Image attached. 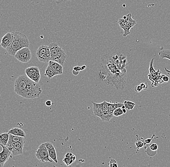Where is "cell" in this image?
I'll use <instances>...</instances> for the list:
<instances>
[{"instance_id": "obj_23", "label": "cell", "mask_w": 170, "mask_h": 167, "mask_svg": "<svg viewBox=\"0 0 170 167\" xmlns=\"http://www.w3.org/2000/svg\"><path fill=\"white\" fill-rule=\"evenodd\" d=\"M144 143L140 141H138L137 142H136V148L137 150H139V149L142 148L143 146H144Z\"/></svg>"}, {"instance_id": "obj_19", "label": "cell", "mask_w": 170, "mask_h": 167, "mask_svg": "<svg viewBox=\"0 0 170 167\" xmlns=\"http://www.w3.org/2000/svg\"><path fill=\"white\" fill-rule=\"evenodd\" d=\"M44 75L46 77H48L49 79H51V78L54 77L55 76L58 75L49 66H47V68H46Z\"/></svg>"}, {"instance_id": "obj_3", "label": "cell", "mask_w": 170, "mask_h": 167, "mask_svg": "<svg viewBox=\"0 0 170 167\" xmlns=\"http://www.w3.org/2000/svg\"><path fill=\"white\" fill-rule=\"evenodd\" d=\"M51 53V60L64 65L68 56L64 50L56 42H51L49 45Z\"/></svg>"}, {"instance_id": "obj_1", "label": "cell", "mask_w": 170, "mask_h": 167, "mask_svg": "<svg viewBox=\"0 0 170 167\" xmlns=\"http://www.w3.org/2000/svg\"><path fill=\"white\" fill-rule=\"evenodd\" d=\"M14 91L23 98L34 99L40 96L42 89L38 83L32 81L27 76L22 75L15 81Z\"/></svg>"}, {"instance_id": "obj_2", "label": "cell", "mask_w": 170, "mask_h": 167, "mask_svg": "<svg viewBox=\"0 0 170 167\" xmlns=\"http://www.w3.org/2000/svg\"><path fill=\"white\" fill-rule=\"evenodd\" d=\"M12 33L14 36L12 42L6 50L10 56H14L19 50L24 47H29L30 42L26 35L20 32H14Z\"/></svg>"}, {"instance_id": "obj_31", "label": "cell", "mask_w": 170, "mask_h": 167, "mask_svg": "<svg viewBox=\"0 0 170 167\" xmlns=\"http://www.w3.org/2000/svg\"><path fill=\"white\" fill-rule=\"evenodd\" d=\"M52 103L51 101L50 100H47L46 102V103H45V105L47 107H50L51 105H52Z\"/></svg>"}, {"instance_id": "obj_9", "label": "cell", "mask_w": 170, "mask_h": 167, "mask_svg": "<svg viewBox=\"0 0 170 167\" xmlns=\"http://www.w3.org/2000/svg\"><path fill=\"white\" fill-rule=\"evenodd\" d=\"M25 143L24 139L20 141L15 143L12 145L9 146H6L11 151L12 154L13 156H18L22 155L23 153V147Z\"/></svg>"}, {"instance_id": "obj_8", "label": "cell", "mask_w": 170, "mask_h": 167, "mask_svg": "<svg viewBox=\"0 0 170 167\" xmlns=\"http://www.w3.org/2000/svg\"><path fill=\"white\" fill-rule=\"evenodd\" d=\"M26 76L32 81L38 83L41 79L40 71L37 67H31L25 69Z\"/></svg>"}, {"instance_id": "obj_5", "label": "cell", "mask_w": 170, "mask_h": 167, "mask_svg": "<svg viewBox=\"0 0 170 167\" xmlns=\"http://www.w3.org/2000/svg\"><path fill=\"white\" fill-rule=\"evenodd\" d=\"M36 56L40 62L48 63L51 60V53L49 45H42L36 51Z\"/></svg>"}, {"instance_id": "obj_4", "label": "cell", "mask_w": 170, "mask_h": 167, "mask_svg": "<svg viewBox=\"0 0 170 167\" xmlns=\"http://www.w3.org/2000/svg\"><path fill=\"white\" fill-rule=\"evenodd\" d=\"M136 20L133 19L132 15L129 13L126 16H124L123 19H119L118 21V25L124 30L123 36L126 37L130 34V30L136 24Z\"/></svg>"}, {"instance_id": "obj_11", "label": "cell", "mask_w": 170, "mask_h": 167, "mask_svg": "<svg viewBox=\"0 0 170 167\" xmlns=\"http://www.w3.org/2000/svg\"><path fill=\"white\" fill-rule=\"evenodd\" d=\"M13 34L12 32H7L1 39L0 45L4 49H6L10 46L13 39Z\"/></svg>"}, {"instance_id": "obj_24", "label": "cell", "mask_w": 170, "mask_h": 167, "mask_svg": "<svg viewBox=\"0 0 170 167\" xmlns=\"http://www.w3.org/2000/svg\"><path fill=\"white\" fill-rule=\"evenodd\" d=\"M110 167H118V165L117 163V161H115V160L114 159H111L109 163Z\"/></svg>"}, {"instance_id": "obj_14", "label": "cell", "mask_w": 170, "mask_h": 167, "mask_svg": "<svg viewBox=\"0 0 170 167\" xmlns=\"http://www.w3.org/2000/svg\"><path fill=\"white\" fill-rule=\"evenodd\" d=\"M8 134H12L13 135H16V136L23 137H25L26 136V134L23 130L19 128H12L9 131Z\"/></svg>"}, {"instance_id": "obj_28", "label": "cell", "mask_w": 170, "mask_h": 167, "mask_svg": "<svg viewBox=\"0 0 170 167\" xmlns=\"http://www.w3.org/2000/svg\"><path fill=\"white\" fill-rule=\"evenodd\" d=\"M45 145H46V148H47V149H51L52 148H53L54 147V145H53L52 143L50 142H46L45 143Z\"/></svg>"}, {"instance_id": "obj_18", "label": "cell", "mask_w": 170, "mask_h": 167, "mask_svg": "<svg viewBox=\"0 0 170 167\" xmlns=\"http://www.w3.org/2000/svg\"><path fill=\"white\" fill-rule=\"evenodd\" d=\"M48 151H49L50 158H51V160H53L56 163H58V161L57 153L55 147L51 149H48Z\"/></svg>"}, {"instance_id": "obj_12", "label": "cell", "mask_w": 170, "mask_h": 167, "mask_svg": "<svg viewBox=\"0 0 170 167\" xmlns=\"http://www.w3.org/2000/svg\"><path fill=\"white\" fill-rule=\"evenodd\" d=\"M48 66H49L58 75L63 74L64 68H63L62 65L58 63V62L50 60L48 63Z\"/></svg>"}, {"instance_id": "obj_22", "label": "cell", "mask_w": 170, "mask_h": 167, "mask_svg": "<svg viewBox=\"0 0 170 167\" xmlns=\"http://www.w3.org/2000/svg\"><path fill=\"white\" fill-rule=\"evenodd\" d=\"M154 58H153L150 63V66H149V71L150 73L151 74H154L155 73L156 71L153 68V62H154Z\"/></svg>"}, {"instance_id": "obj_30", "label": "cell", "mask_w": 170, "mask_h": 167, "mask_svg": "<svg viewBox=\"0 0 170 167\" xmlns=\"http://www.w3.org/2000/svg\"><path fill=\"white\" fill-rule=\"evenodd\" d=\"M152 138H148L147 139H145V140L144 141V144L145 145H148V144H149L150 143H151V142L152 140Z\"/></svg>"}, {"instance_id": "obj_6", "label": "cell", "mask_w": 170, "mask_h": 167, "mask_svg": "<svg viewBox=\"0 0 170 167\" xmlns=\"http://www.w3.org/2000/svg\"><path fill=\"white\" fill-rule=\"evenodd\" d=\"M31 51L29 47H24L19 50L14 56L17 60L23 63L29 62L31 59Z\"/></svg>"}, {"instance_id": "obj_21", "label": "cell", "mask_w": 170, "mask_h": 167, "mask_svg": "<svg viewBox=\"0 0 170 167\" xmlns=\"http://www.w3.org/2000/svg\"><path fill=\"white\" fill-rule=\"evenodd\" d=\"M124 114L121 108H117L113 112V115L115 117H119Z\"/></svg>"}, {"instance_id": "obj_33", "label": "cell", "mask_w": 170, "mask_h": 167, "mask_svg": "<svg viewBox=\"0 0 170 167\" xmlns=\"http://www.w3.org/2000/svg\"></svg>"}, {"instance_id": "obj_20", "label": "cell", "mask_w": 170, "mask_h": 167, "mask_svg": "<svg viewBox=\"0 0 170 167\" xmlns=\"http://www.w3.org/2000/svg\"><path fill=\"white\" fill-rule=\"evenodd\" d=\"M123 104L125 107L126 109L129 110H133L136 106V103L129 101H125Z\"/></svg>"}, {"instance_id": "obj_16", "label": "cell", "mask_w": 170, "mask_h": 167, "mask_svg": "<svg viewBox=\"0 0 170 167\" xmlns=\"http://www.w3.org/2000/svg\"><path fill=\"white\" fill-rule=\"evenodd\" d=\"M91 103L93 104L94 114L96 116H98L104 110L103 108V103L98 104L94 103L93 102H92Z\"/></svg>"}, {"instance_id": "obj_29", "label": "cell", "mask_w": 170, "mask_h": 167, "mask_svg": "<svg viewBox=\"0 0 170 167\" xmlns=\"http://www.w3.org/2000/svg\"><path fill=\"white\" fill-rule=\"evenodd\" d=\"M163 81L165 82V83H166L167 82H169L170 80L169 77H168L167 76L164 75L163 78Z\"/></svg>"}, {"instance_id": "obj_13", "label": "cell", "mask_w": 170, "mask_h": 167, "mask_svg": "<svg viewBox=\"0 0 170 167\" xmlns=\"http://www.w3.org/2000/svg\"><path fill=\"white\" fill-rule=\"evenodd\" d=\"M159 55L160 57V59H167L170 60V50H164L159 52ZM166 72L170 76V71L167 69L166 68H164Z\"/></svg>"}, {"instance_id": "obj_25", "label": "cell", "mask_w": 170, "mask_h": 167, "mask_svg": "<svg viewBox=\"0 0 170 167\" xmlns=\"http://www.w3.org/2000/svg\"><path fill=\"white\" fill-rule=\"evenodd\" d=\"M149 148L150 150H152V151H156L158 149V145L155 143H153V144L150 145Z\"/></svg>"}, {"instance_id": "obj_26", "label": "cell", "mask_w": 170, "mask_h": 167, "mask_svg": "<svg viewBox=\"0 0 170 167\" xmlns=\"http://www.w3.org/2000/svg\"><path fill=\"white\" fill-rule=\"evenodd\" d=\"M140 85L142 87L143 90H147L148 89V88H149V86H148V83H147V82H142V83H140Z\"/></svg>"}, {"instance_id": "obj_32", "label": "cell", "mask_w": 170, "mask_h": 167, "mask_svg": "<svg viewBox=\"0 0 170 167\" xmlns=\"http://www.w3.org/2000/svg\"><path fill=\"white\" fill-rule=\"evenodd\" d=\"M122 110H123V113H124V114H125L127 112V111H126V108H124V109H122Z\"/></svg>"}, {"instance_id": "obj_10", "label": "cell", "mask_w": 170, "mask_h": 167, "mask_svg": "<svg viewBox=\"0 0 170 167\" xmlns=\"http://www.w3.org/2000/svg\"><path fill=\"white\" fill-rule=\"evenodd\" d=\"M0 146L3 148V150L0 152V167H3L9 157H11L12 154L7 146L1 144H0Z\"/></svg>"}, {"instance_id": "obj_27", "label": "cell", "mask_w": 170, "mask_h": 167, "mask_svg": "<svg viewBox=\"0 0 170 167\" xmlns=\"http://www.w3.org/2000/svg\"><path fill=\"white\" fill-rule=\"evenodd\" d=\"M142 90H143V88L140 85L136 86L134 88V91L137 93H140Z\"/></svg>"}, {"instance_id": "obj_17", "label": "cell", "mask_w": 170, "mask_h": 167, "mask_svg": "<svg viewBox=\"0 0 170 167\" xmlns=\"http://www.w3.org/2000/svg\"><path fill=\"white\" fill-rule=\"evenodd\" d=\"M9 134L8 133H3L0 134V144L6 146L8 141Z\"/></svg>"}, {"instance_id": "obj_15", "label": "cell", "mask_w": 170, "mask_h": 167, "mask_svg": "<svg viewBox=\"0 0 170 167\" xmlns=\"http://www.w3.org/2000/svg\"><path fill=\"white\" fill-rule=\"evenodd\" d=\"M24 139V137H23L16 136V135H13L12 134H9L8 141L6 146H9L10 145H13L18 142Z\"/></svg>"}, {"instance_id": "obj_7", "label": "cell", "mask_w": 170, "mask_h": 167, "mask_svg": "<svg viewBox=\"0 0 170 167\" xmlns=\"http://www.w3.org/2000/svg\"><path fill=\"white\" fill-rule=\"evenodd\" d=\"M35 157L41 162H53V160H50L49 152L45 143L40 145L36 150Z\"/></svg>"}]
</instances>
